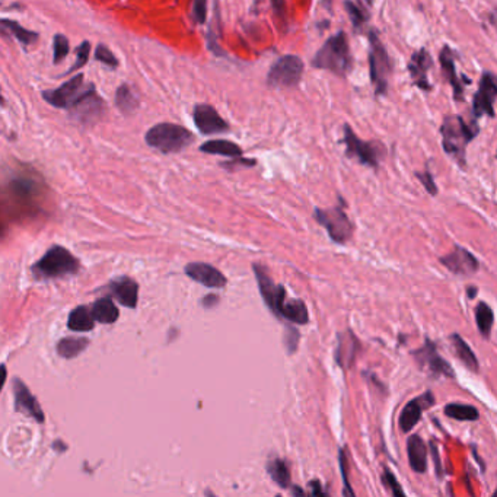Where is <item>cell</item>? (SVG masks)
<instances>
[{
  "instance_id": "53",
  "label": "cell",
  "mask_w": 497,
  "mask_h": 497,
  "mask_svg": "<svg viewBox=\"0 0 497 497\" xmlns=\"http://www.w3.org/2000/svg\"><path fill=\"white\" fill-rule=\"evenodd\" d=\"M321 2H322V5H324L327 9H329V8H331V4H333V0H321Z\"/></svg>"
},
{
  "instance_id": "54",
  "label": "cell",
  "mask_w": 497,
  "mask_h": 497,
  "mask_svg": "<svg viewBox=\"0 0 497 497\" xmlns=\"http://www.w3.org/2000/svg\"><path fill=\"white\" fill-rule=\"evenodd\" d=\"M260 4H261V0H254V2H253V5H254V12L257 11V8H258Z\"/></svg>"
},
{
  "instance_id": "46",
  "label": "cell",
  "mask_w": 497,
  "mask_h": 497,
  "mask_svg": "<svg viewBox=\"0 0 497 497\" xmlns=\"http://www.w3.org/2000/svg\"><path fill=\"white\" fill-rule=\"evenodd\" d=\"M429 446H430V452H432L433 463H434V470H436V475H438V479H442V477H443V468H442V463H441V457H439V451H438L436 442H434V441H430Z\"/></svg>"
},
{
  "instance_id": "24",
  "label": "cell",
  "mask_w": 497,
  "mask_h": 497,
  "mask_svg": "<svg viewBox=\"0 0 497 497\" xmlns=\"http://www.w3.org/2000/svg\"><path fill=\"white\" fill-rule=\"evenodd\" d=\"M407 455L414 472L424 474L427 471V446L419 434H411L407 439Z\"/></svg>"
},
{
  "instance_id": "34",
  "label": "cell",
  "mask_w": 497,
  "mask_h": 497,
  "mask_svg": "<svg viewBox=\"0 0 497 497\" xmlns=\"http://www.w3.org/2000/svg\"><path fill=\"white\" fill-rule=\"evenodd\" d=\"M475 322H477V328L482 333V336L484 339H490L491 334V328L494 324V313L493 309L486 303V302H480L475 308Z\"/></svg>"
},
{
  "instance_id": "2",
  "label": "cell",
  "mask_w": 497,
  "mask_h": 497,
  "mask_svg": "<svg viewBox=\"0 0 497 497\" xmlns=\"http://www.w3.org/2000/svg\"><path fill=\"white\" fill-rule=\"evenodd\" d=\"M310 65L315 69L328 70L336 76L346 77L353 68V57H351L346 32L339 31L336 35L329 37L317 51Z\"/></svg>"
},
{
  "instance_id": "32",
  "label": "cell",
  "mask_w": 497,
  "mask_h": 497,
  "mask_svg": "<svg viewBox=\"0 0 497 497\" xmlns=\"http://www.w3.org/2000/svg\"><path fill=\"white\" fill-rule=\"evenodd\" d=\"M89 340L87 337H66L57 343V353L65 359H75L87 350Z\"/></svg>"
},
{
  "instance_id": "7",
  "label": "cell",
  "mask_w": 497,
  "mask_h": 497,
  "mask_svg": "<svg viewBox=\"0 0 497 497\" xmlns=\"http://www.w3.org/2000/svg\"><path fill=\"white\" fill-rule=\"evenodd\" d=\"M343 143L346 146V155L355 158L365 167L378 170L381 159L385 156V148L378 141H365L356 136L348 124L343 126Z\"/></svg>"
},
{
  "instance_id": "48",
  "label": "cell",
  "mask_w": 497,
  "mask_h": 497,
  "mask_svg": "<svg viewBox=\"0 0 497 497\" xmlns=\"http://www.w3.org/2000/svg\"><path fill=\"white\" fill-rule=\"evenodd\" d=\"M308 487H309V494H310V496H315V497H317V496H328V491L324 490L322 484H321L318 480L309 482Z\"/></svg>"
},
{
  "instance_id": "15",
  "label": "cell",
  "mask_w": 497,
  "mask_h": 497,
  "mask_svg": "<svg viewBox=\"0 0 497 497\" xmlns=\"http://www.w3.org/2000/svg\"><path fill=\"white\" fill-rule=\"evenodd\" d=\"M70 114L82 121V122H94L95 120H98L102 113H103V102L101 99V96L96 94L95 88L92 85L87 87V89L84 91L73 106L69 108Z\"/></svg>"
},
{
  "instance_id": "10",
  "label": "cell",
  "mask_w": 497,
  "mask_h": 497,
  "mask_svg": "<svg viewBox=\"0 0 497 497\" xmlns=\"http://www.w3.org/2000/svg\"><path fill=\"white\" fill-rule=\"evenodd\" d=\"M253 272L256 275L258 291H260V295H261L264 303L268 306V309L272 310V314L276 318L282 320L284 305L287 302L286 301L287 294H286L284 286L275 283V280L268 276L265 267L261 264H253Z\"/></svg>"
},
{
  "instance_id": "1",
  "label": "cell",
  "mask_w": 497,
  "mask_h": 497,
  "mask_svg": "<svg viewBox=\"0 0 497 497\" xmlns=\"http://www.w3.org/2000/svg\"><path fill=\"white\" fill-rule=\"evenodd\" d=\"M480 127L477 120L467 122L461 115H446L442 126V146L446 155H449L460 168L467 167V146L479 136Z\"/></svg>"
},
{
  "instance_id": "25",
  "label": "cell",
  "mask_w": 497,
  "mask_h": 497,
  "mask_svg": "<svg viewBox=\"0 0 497 497\" xmlns=\"http://www.w3.org/2000/svg\"><path fill=\"white\" fill-rule=\"evenodd\" d=\"M0 35L9 37L23 46H32L38 39L37 32L20 27L16 20L12 19H0Z\"/></svg>"
},
{
  "instance_id": "55",
  "label": "cell",
  "mask_w": 497,
  "mask_h": 497,
  "mask_svg": "<svg viewBox=\"0 0 497 497\" xmlns=\"http://www.w3.org/2000/svg\"><path fill=\"white\" fill-rule=\"evenodd\" d=\"M4 103H5V99H4V96H2V92H0V107H2Z\"/></svg>"
},
{
  "instance_id": "22",
  "label": "cell",
  "mask_w": 497,
  "mask_h": 497,
  "mask_svg": "<svg viewBox=\"0 0 497 497\" xmlns=\"http://www.w3.org/2000/svg\"><path fill=\"white\" fill-rule=\"evenodd\" d=\"M439 60H441V66H442V70L449 82V85L452 87V91H453V98L455 101H464V85H470L471 84V80L465 76L460 77L457 75V68H455V54H453V50L449 47V46H445L441 51V56H439Z\"/></svg>"
},
{
  "instance_id": "21",
  "label": "cell",
  "mask_w": 497,
  "mask_h": 497,
  "mask_svg": "<svg viewBox=\"0 0 497 497\" xmlns=\"http://www.w3.org/2000/svg\"><path fill=\"white\" fill-rule=\"evenodd\" d=\"M432 66L433 60L427 49L423 47L419 51L413 53L408 63V70L413 79V84L422 91H432L433 88L429 82V70L432 69Z\"/></svg>"
},
{
  "instance_id": "16",
  "label": "cell",
  "mask_w": 497,
  "mask_h": 497,
  "mask_svg": "<svg viewBox=\"0 0 497 497\" xmlns=\"http://www.w3.org/2000/svg\"><path fill=\"white\" fill-rule=\"evenodd\" d=\"M193 120L197 130L206 136L225 133L229 130V124L209 103H197L193 110Z\"/></svg>"
},
{
  "instance_id": "44",
  "label": "cell",
  "mask_w": 497,
  "mask_h": 497,
  "mask_svg": "<svg viewBox=\"0 0 497 497\" xmlns=\"http://www.w3.org/2000/svg\"><path fill=\"white\" fill-rule=\"evenodd\" d=\"M207 18V0H194L193 2V19L197 24H204Z\"/></svg>"
},
{
  "instance_id": "6",
  "label": "cell",
  "mask_w": 497,
  "mask_h": 497,
  "mask_svg": "<svg viewBox=\"0 0 497 497\" xmlns=\"http://www.w3.org/2000/svg\"><path fill=\"white\" fill-rule=\"evenodd\" d=\"M340 204L329 207V209H315L314 219L325 227L329 239L336 244H346L351 239L355 232V226L344 212V201L339 197Z\"/></svg>"
},
{
  "instance_id": "51",
  "label": "cell",
  "mask_w": 497,
  "mask_h": 497,
  "mask_svg": "<svg viewBox=\"0 0 497 497\" xmlns=\"http://www.w3.org/2000/svg\"><path fill=\"white\" fill-rule=\"evenodd\" d=\"M477 294H479V289L475 287V286H468L467 287V295H468L470 299H474L475 296H477Z\"/></svg>"
},
{
  "instance_id": "42",
  "label": "cell",
  "mask_w": 497,
  "mask_h": 497,
  "mask_svg": "<svg viewBox=\"0 0 497 497\" xmlns=\"http://www.w3.org/2000/svg\"><path fill=\"white\" fill-rule=\"evenodd\" d=\"M381 480L392 491V494H394V496H400V497L405 496V491L401 489L400 483L396 479V475L392 474L388 468H384V474L381 475Z\"/></svg>"
},
{
  "instance_id": "41",
  "label": "cell",
  "mask_w": 497,
  "mask_h": 497,
  "mask_svg": "<svg viewBox=\"0 0 497 497\" xmlns=\"http://www.w3.org/2000/svg\"><path fill=\"white\" fill-rule=\"evenodd\" d=\"M89 51H91V44L88 43V41H84V43H82V44L76 49V51H75V54H76V63L69 69L68 73H72V72H75V70H77V69H80V68H84V66L88 63Z\"/></svg>"
},
{
  "instance_id": "8",
  "label": "cell",
  "mask_w": 497,
  "mask_h": 497,
  "mask_svg": "<svg viewBox=\"0 0 497 497\" xmlns=\"http://www.w3.org/2000/svg\"><path fill=\"white\" fill-rule=\"evenodd\" d=\"M305 65L301 57L295 54H287L276 60L267 73V85L275 89H292L298 88Z\"/></svg>"
},
{
  "instance_id": "12",
  "label": "cell",
  "mask_w": 497,
  "mask_h": 497,
  "mask_svg": "<svg viewBox=\"0 0 497 497\" xmlns=\"http://www.w3.org/2000/svg\"><path fill=\"white\" fill-rule=\"evenodd\" d=\"M497 98V84L496 76L491 72H484L480 79L479 91L475 92L472 99V120H479L483 115L493 118L494 102Z\"/></svg>"
},
{
  "instance_id": "23",
  "label": "cell",
  "mask_w": 497,
  "mask_h": 497,
  "mask_svg": "<svg viewBox=\"0 0 497 497\" xmlns=\"http://www.w3.org/2000/svg\"><path fill=\"white\" fill-rule=\"evenodd\" d=\"M110 292L124 306L134 309L139 301V284L130 277H120L110 284Z\"/></svg>"
},
{
  "instance_id": "18",
  "label": "cell",
  "mask_w": 497,
  "mask_h": 497,
  "mask_svg": "<svg viewBox=\"0 0 497 497\" xmlns=\"http://www.w3.org/2000/svg\"><path fill=\"white\" fill-rule=\"evenodd\" d=\"M360 351V341L351 329L340 331L337 334V346L334 351L336 363L344 370H350L355 366L358 355Z\"/></svg>"
},
{
  "instance_id": "50",
  "label": "cell",
  "mask_w": 497,
  "mask_h": 497,
  "mask_svg": "<svg viewBox=\"0 0 497 497\" xmlns=\"http://www.w3.org/2000/svg\"><path fill=\"white\" fill-rule=\"evenodd\" d=\"M8 379V370H6V366L5 365H0V391H2L5 382Z\"/></svg>"
},
{
  "instance_id": "13",
  "label": "cell",
  "mask_w": 497,
  "mask_h": 497,
  "mask_svg": "<svg viewBox=\"0 0 497 497\" xmlns=\"http://www.w3.org/2000/svg\"><path fill=\"white\" fill-rule=\"evenodd\" d=\"M87 89L85 85V77L82 73L73 76L70 80H68L66 84H63L61 87L56 88V89H50L46 91L43 94L44 99L51 103L53 107L56 108H65L69 110L73 103L76 102V99L84 94V91Z\"/></svg>"
},
{
  "instance_id": "11",
  "label": "cell",
  "mask_w": 497,
  "mask_h": 497,
  "mask_svg": "<svg viewBox=\"0 0 497 497\" xmlns=\"http://www.w3.org/2000/svg\"><path fill=\"white\" fill-rule=\"evenodd\" d=\"M43 181L31 170H23L12 175L6 185L8 194L20 203H31L37 200L43 193Z\"/></svg>"
},
{
  "instance_id": "26",
  "label": "cell",
  "mask_w": 497,
  "mask_h": 497,
  "mask_svg": "<svg viewBox=\"0 0 497 497\" xmlns=\"http://www.w3.org/2000/svg\"><path fill=\"white\" fill-rule=\"evenodd\" d=\"M267 474L270 475V479L283 490L292 487V475L289 463L283 458H273L265 465Z\"/></svg>"
},
{
  "instance_id": "20",
  "label": "cell",
  "mask_w": 497,
  "mask_h": 497,
  "mask_svg": "<svg viewBox=\"0 0 497 497\" xmlns=\"http://www.w3.org/2000/svg\"><path fill=\"white\" fill-rule=\"evenodd\" d=\"M184 272L191 280H194L206 287L223 289L227 284L226 276L219 270V268L213 267L212 264L190 263V264L185 265Z\"/></svg>"
},
{
  "instance_id": "14",
  "label": "cell",
  "mask_w": 497,
  "mask_h": 497,
  "mask_svg": "<svg viewBox=\"0 0 497 497\" xmlns=\"http://www.w3.org/2000/svg\"><path fill=\"white\" fill-rule=\"evenodd\" d=\"M439 263L449 270L451 273L457 276H474L480 270L479 260L471 254L467 248L461 245H455L453 251L439 257Z\"/></svg>"
},
{
  "instance_id": "33",
  "label": "cell",
  "mask_w": 497,
  "mask_h": 497,
  "mask_svg": "<svg viewBox=\"0 0 497 497\" xmlns=\"http://www.w3.org/2000/svg\"><path fill=\"white\" fill-rule=\"evenodd\" d=\"M445 416L458 422H475L479 420L480 413L474 405L461 404V403H449L443 408Z\"/></svg>"
},
{
  "instance_id": "31",
  "label": "cell",
  "mask_w": 497,
  "mask_h": 497,
  "mask_svg": "<svg viewBox=\"0 0 497 497\" xmlns=\"http://www.w3.org/2000/svg\"><path fill=\"white\" fill-rule=\"evenodd\" d=\"M282 320L298 325H306L309 322V314L305 302L302 299H287Z\"/></svg>"
},
{
  "instance_id": "52",
  "label": "cell",
  "mask_w": 497,
  "mask_h": 497,
  "mask_svg": "<svg viewBox=\"0 0 497 497\" xmlns=\"http://www.w3.org/2000/svg\"><path fill=\"white\" fill-rule=\"evenodd\" d=\"M289 490H291L292 496H306V491H303L299 486H294V484H292V487L289 489Z\"/></svg>"
},
{
  "instance_id": "39",
  "label": "cell",
  "mask_w": 497,
  "mask_h": 497,
  "mask_svg": "<svg viewBox=\"0 0 497 497\" xmlns=\"http://www.w3.org/2000/svg\"><path fill=\"white\" fill-rule=\"evenodd\" d=\"M53 49H54V63H58V61L63 60V58L69 54V51H70L68 38H66L65 35L57 34V35L54 37Z\"/></svg>"
},
{
  "instance_id": "19",
  "label": "cell",
  "mask_w": 497,
  "mask_h": 497,
  "mask_svg": "<svg viewBox=\"0 0 497 497\" xmlns=\"http://www.w3.org/2000/svg\"><path fill=\"white\" fill-rule=\"evenodd\" d=\"M13 394H15V410L23 413L28 417H32L38 423H44V411L41 408L38 400L31 394L30 388L20 381L19 378L13 382Z\"/></svg>"
},
{
  "instance_id": "4",
  "label": "cell",
  "mask_w": 497,
  "mask_h": 497,
  "mask_svg": "<svg viewBox=\"0 0 497 497\" xmlns=\"http://www.w3.org/2000/svg\"><path fill=\"white\" fill-rule=\"evenodd\" d=\"M80 270L79 260L65 246L54 245L34 265L32 273L38 279H56L76 275Z\"/></svg>"
},
{
  "instance_id": "9",
  "label": "cell",
  "mask_w": 497,
  "mask_h": 497,
  "mask_svg": "<svg viewBox=\"0 0 497 497\" xmlns=\"http://www.w3.org/2000/svg\"><path fill=\"white\" fill-rule=\"evenodd\" d=\"M411 356L419 365L420 370L426 372L430 378H455L451 363L439 355L436 344L430 339L426 337L420 348L411 351Z\"/></svg>"
},
{
  "instance_id": "40",
  "label": "cell",
  "mask_w": 497,
  "mask_h": 497,
  "mask_svg": "<svg viewBox=\"0 0 497 497\" xmlns=\"http://www.w3.org/2000/svg\"><path fill=\"white\" fill-rule=\"evenodd\" d=\"M95 58H96L98 61H101L102 65H106V66H108V68L115 69V68L118 66L117 57L113 54V51H111L108 47L102 46V44H99V46L96 47V50H95Z\"/></svg>"
},
{
  "instance_id": "35",
  "label": "cell",
  "mask_w": 497,
  "mask_h": 497,
  "mask_svg": "<svg viewBox=\"0 0 497 497\" xmlns=\"http://www.w3.org/2000/svg\"><path fill=\"white\" fill-rule=\"evenodd\" d=\"M115 103H117V107L121 110V113L132 114L139 107V99L134 95V92L132 91V88L124 84L117 89Z\"/></svg>"
},
{
  "instance_id": "27",
  "label": "cell",
  "mask_w": 497,
  "mask_h": 497,
  "mask_svg": "<svg viewBox=\"0 0 497 497\" xmlns=\"http://www.w3.org/2000/svg\"><path fill=\"white\" fill-rule=\"evenodd\" d=\"M200 151L209 155H220L226 158H241L244 155V151L241 146H238L237 143L229 141V140H210L206 141L200 146Z\"/></svg>"
},
{
  "instance_id": "29",
  "label": "cell",
  "mask_w": 497,
  "mask_h": 497,
  "mask_svg": "<svg viewBox=\"0 0 497 497\" xmlns=\"http://www.w3.org/2000/svg\"><path fill=\"white\" fill-rule=\"evenodd\" d=\"M91 313H92L94 320L101 324H114L120 317L118 308L115 306V303L110 298L98 299L94 303Z\"/></svg>"
},
{
  "instance_id": "5",
  "label": "cell",
  "mask_w": 497,
  "mask_h": 497,
  "mask_svg": "<svg viewBox=\"0 0 497 497\" xmlns=\"http://www.w3.org/2000/svg\"><path fill=\"white\" fill-rule=\"evenodd\" d=\"M369 39V72L370 80L375 87L378 96H384L388 92L389 76L392 72V65L389 54L382 44L377 30H370L367 32Z\"/></svg>"
},
{
  "instance_id": "30",
  "label": "cell",
  "mask_w": 497,
  "mask_h": 497,
  "mask_svg": "<svg viewBox=\"0 0 497 497\" xmlns=\"http://www.w3.org/2000/svg\"><path fill=\"white\" fill-rule=\"evenodd\" d=\"M68 327L76 333H87V331L94 329L95 320L92 313L87 306H77L75 308L68 320Z\"/></svg>"
},
{
  "instance_id": "45",
  "label": "cell",
  "mask_w": 497,
  "mask_h": 497,
  "mask_svg": "<svg viewBox=\"0 0 497 497\" xmlns=\"http://www.w3.org/2000/svg\"><path fill=\"white\" fill-rule=\"evenodd\" d=\"M272 6L275 12V18L282 27L287 24V15H286V2L284 0H272Z\"/></svg>"
},
{
  "instance_id": "36",
  "label": "cell",
  "mask_w": 497,
  "mask_h": 497,
  "mask_svg": "<svg viewBox=\"0 0 497 497\" xmlns=\"http://www.w3.org/2000/svg\"><path fill=\"white\" fill-rule=\"evenodd\" d=\"M344 8H346V11L348 13L351 24H353L355 31H360L365 27V24L369 20L367 11L360 4H355L353 0H346Z\"/></svg>"
},
{
  "instance_id": "37",
  "label": "cell",
  "mask_w": 497,
  "mask_h": 497,
  "mask_svg": "<svg viewBox=\"0 0 497 497\" xmlns=\"http://www.w3.org/2000/svg\"><path fill=\"white\" fill-rule=\"evenodd\" d=\"M299 340H301L299 331L294 325H287L284 329V336H283V344H284L287 355L295 353V351L298 350V346H299Z\"/></svg>"
},
{
  "instance_id": "3",
  "label": "cell",
  "mask_w": 497,
  "mask_h": 497,
  "mask_svg": "<svg viewBox=\"0 0 497 497\" xmlns=\"http://www.w3.org/2000/svg\"><path fill=\"white\" fill-rule=\"evenodd\" d=\"M146 143L161 153H178L194 141V134L180 124L161 122L146 133Z\"/></svg>"
},
{
  "instance_id": "49",
  "label": "cell",
  "mask_w": 497,
  "mask_h": 497,
  "mask_svg": "<svg viewBox=\"0 0 497 497\" xmlns=\"http://www.w3.org/2000/svg\"><path fill=\"white\" fill-rule=\"evenodd\" d=\"M219 303V298L216 295H207L206 298H203L201 301V305L207 309H210V308H215L216 305Z\"/></svg>"
},
{
  "instance_id": "43",
  "label": "cell",
  "mask_w": 497,
  "mask_h": 497,
  "mask_svg": "<svg viewBox=\"0 0 497 497\" xmlns=\"http://www.w3.org/2000/svg\"><path fill=\"white\" fill-rule=\"evenodd\" d=\"M417 180L422 182V185L424 187V190L430 194V196H438V185L434 182V178L432 175V172L429 171V168L426 167V170L423 172H416Z\"/></svg>"
},
{
  "instance_id": "38",
  "label": "cell",
  "mask_w": 497,
  "mask_h": 497,
  "mask_svg": "<svg viewBox=\"0 0 497 497\" xmlns=\"http://www.w3.org/2000/svg\"><path fill=\"white\" fill-rule=\"evenodd\" d=\"M339 461H340V470H341V477H343V484H344L343 494L344 496H355V491H353V489L350 487V482H348V461H347V452L344 448H341L339 452Z\"/></svg>"
},
{
  "instance_id": "47",
  "label": "cell",
  "mask_w": 497,
  "mask_h": 497,
  "mask_svg": "<svg viewBox=\"0 0 497 497\" xmlns=\"http://www.w3.org/2000/svg\"><path fill=\"white\" fill-rule=\"evenodd\" d=\"M256 161L254 159H244L242 156L241 158H234L232 162H223L222 163V167L226 168V170H232L234 165H238V167H246V168H251V167H256Z\"/></svg>"
},
{
  "instance_id": "17",
  "label": "cell",
  "mask_w": 497,
  "mask_h": 497,
  "mask_svg": "<svg viewBox=\"0 0 497 497\" xmlns=\"http://www.w3.org/2000/svg\"><path fill=\"white\" fill-rule=\"evenodd\" d=\"M434 403H436V400H434V396L432 394V391H426L424 394L410 400L405 404V407L403 408V411L400 414V419H398V424H400L401 432L408 433L414 427H416V424L420 422V419L423 416V411L433 407Z\"/></svg>"
},
{
  "instance_id": "28",
  "label": "cell",
  "mask_w": 497,
  "mask_h": 497,
  "mask_svg": "<svg viewBox=\"0 0 497 497\" xmlns=\"http://www.w3.org/2000/svg\"><path fill=\"white\" fill-rule=\"evenodd\" d=\"M452 346H453V350H455V353H457L458 359L472 372H479V360H477V356H475L474 351L471 350V347L468 346V343L458 334V333H453L451 334L449 337Z\"/></svg>"
}]
</instances>
